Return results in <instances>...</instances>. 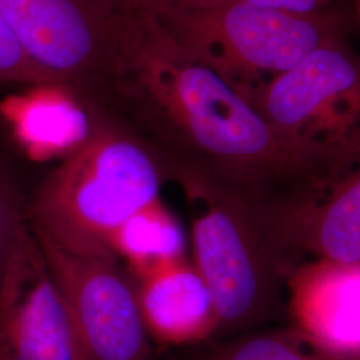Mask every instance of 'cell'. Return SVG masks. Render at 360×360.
Listing matches in <instances>:
<instances>
[{"mask_svg":"<svg viewBox=\"0 0 360 360\" xmlns=\"http://www.w3.org/2000/svg\"><path fill=\"white\" fill-rule=\"evenodd\" d=\"M110 77L179 160L294 205L330 175L154 16H117Z\"/></svg>","mask_w":360,"mask_h":360,"instance_id":"cell-1","label":"cell"},{"mask_svg":"<svg viewBox=\"0 0 360 360\" xmlns=\"http://www.w3.org/2000/svg\"><path fill=\"white\" fill-rule=\"evenodd\" d=\"M171 172L190 210L193 264L211 291L217 333L267 319L302 257L283 211L193 163L176 159Z\"/></svg>","mask_w":360,"mask_h":360,"instance_id":"cell-2","label":"cell"},{"mask_svg":"<svg viewBox=\"0 0 360 360\" xmlns=\"http://www.w3.org/2000/svg\"><path fill=\"white\" fill-rule=\"evenodd\" d=\"M162 184L160 165L144 143L94 114L89 139L44 180L25 218L39 240L117 260V232L160 199Z\"/></svg>","mask_w":360,"mask_h":360,"instance_id":"cell-3","label":"cell"},{"mask_svg":"<svg viewBox=\"0 0 360 360\" xmlns=\"http://www.w3.org/2000/svg\"><path fill=\"white\" fill-rule=\"evenodd\" d=\"M156 19L243 98L343 39L347 19L334 11L296 15L238 0H199Z\"/></svg>","mask_w":360,"mask_h":360,"instance_id":"cell-4","label":"cell"},{"mask_svg":"<svg viewBox=\"0 0 360 360\" xmlns=\"http://www.w3.org/2000/svg\"><path fill=\"white\" fill-rule=\"evenodd\" d=\"M281 136L342 174L360 160V55L343 39L245 96Z\"/></svg>","mask_w":360,"mask_h":360,"instance_id":"cell-5","label":"cell"},{"mask_svg":"<svg viewBox=\"0 0 360 360\" xmlns=\"http://www.w3.org/2000/svg\"><path fill=\"white\" fill-rule=\"evenodd\" d=\"M0 360H90L26 218L0 276Z\"/></svg>","mask_w":360,"mask_h":360,"instance_id":"cell-6","label":"cell"},{"mask_svg":"<svg viewBox=\"0 0 360 360\" xmlns=\"http://www.w3.org/2000/svg\"><path fill=\"white\" fill-rule=\"evenodd\" d=\"M37 240L72 312L89 359L148 360L151 336L135 284L123 275L117 260L79 255Z\"/></svg>","mask_w":360,"mask_h":360,"instance_id":"cell-7","label":"cell"},{"mask_svg":"<svg viewBox=\"0 0 360 360\" xmlns=\"http://www.w3.org/2000/svg\"><path fill=\"white\" fill-rule=\"evenodd\" d=\"M0 16L59 84L110 77L117 16L105 0H0Z\"/></svg>","mask_w":360,"mask_h":360,"instance_id":"cell-8","label":"cell"},{"mask_svg":"<svg viewBox=\"0 0 360 360\" xmlns=\"http://www.w3.org/2000/svg\"><path fill=\"white\" fill-rule=\"evenodd\" d=\"M297 328L312 345L338 359L360 356V266L312 260L288 283Z\"/></svg>","mask_w":360,"mask_h":360,"instance_id":"cell-9","label":"cell"},{"mask_svg":"<svg viewBox=\"0 0 360 360\" xmlns=\"http://www.w3.org/2000/svg\"><path fill=\"white\" fill-rule=\"evenodd\" d=\"M148 334L162 345H188L217 334L211 291L195 264L176 260L136 276Z\"/></svg>","mask_w":360,"mask_h":360,"instance_id":"cell-10","label":"cell"},{"mask_svg":"<svg viewBox=\"0 0 360 360\" xmlns=\"http://www.w3.org/2000/svg\"><path fill=\"white\" fill-rule=\"evenodd\" d=\"M296 245L302 255L360 266V160L330 180L300 212Z\"/></svg>","mask_w":360,"mask_h":360,"instance_id":"cell-11","label":"cell"},{"mask_svg":"<svg viewBox=\"0 0 360 360\" xmlns=\"http://www.w3.org/2000/svg\"><path fill=\"white\" fill-rule=\"evenodd\" d=\"M63 87H37L10 110L16 138L37 156H67L90 136L94 114L87 112Z\"/></svg>","mask_w":360,"mask_h":360,"instance_id":"cell-12","label":"cell"},{"mask_svg":"<svg viewBox=\"0 0 360 360\" xmlns=\"http://www.w3.org/2000/svg\"><path fill=\"white\" fill-rule=\"evenodd\" d=\"M187 238L178 219L167 207L155 202L134 215L119 230L114 243L115 257L129 263L135 276L186 259Z\"/></svg>","mask_w":360,"mask_h":360,"instance_id":"cell-13","label":"cell"},{"mask_svg":"<svg viewBox=\"0 0 360 360\" xmlns=\"http://www.w3.org/2000/svg\"><path fill=\"white\" fill-rule=\"evenodd\" d=\"M208 360H315L282 334H257L218 349Z\"/></svg>","mask_w":360,"mask_h":360,"instance_id":"cell-14","label":"cell"},{"mask_svg":"<svg viewBox=\"0 0 360 360\" xmlns=\"http://www.w3.org/2000/svg\"><path fill=\"white\" fill-rule=\"evenodd\" d=\"M0 83H18L34 87L62 86L35 65L0 16Z\"/></svg>","mask_w":360,"mask_h":360,"instance_id":"cell-15","label":"cell"},{"mask_svg":"<svg viewBox=\"0 0 360 360\" xmlns=\"http://www.w3.org/2000/svg\"><path fill=\"white\" fill-rule=\"evenodd\" d=\"M25 215L11 183L0 172V276Z\"/></svg>","mask_w":360,"mask_h":360,"instance_id":"cell-16","label":"cell"},{"mask_svg":"<svg viewBox=\"0 0 360 360\" xmlns=\"http://www.w3.org/2000/svg\"><path fill=\"white\" fill-rule=\"evenodd\" d=\"M199 0H105L116 16H162L174 13Z\"/></svg>","mask_w":360,"mask_h":360,"instance_id":"cell-17","label":"cell"},{"mask_svg":"<svg viewBox=\"0 0 360 360\" xmlns=\"http://www.w3.org/2000/svg\"><path fill=\"white\" fill-rule=\"evenodd\" d=\"M259 8L275 10L282 13H296V15H314L324 13L330 7L342 0H238ZM351 1V0H349Z\"/></svg>","mask_w":360,"mask_h":360,"instance_id":"cell-18","label":"cell"},{"mask_svg":"<svg viewBox=\"0 0 360 360\" xmlns=\"http://www.w3.org/2000/svg\"><path fill=\"white\" fill-rule=\"evenodd\" d=\"M355 6V18L358 20V23L360 25V0H351Z\"/></svg>","mask_w":360,"mask_h":360,"instance_id":"cell-19","label":"cell"}]
</instances>
